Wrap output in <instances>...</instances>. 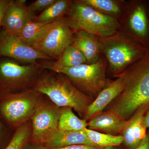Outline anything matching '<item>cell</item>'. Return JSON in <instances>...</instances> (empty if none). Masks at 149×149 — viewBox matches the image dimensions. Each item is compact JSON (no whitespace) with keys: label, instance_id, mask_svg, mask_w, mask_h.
I'll list each match as a JSON object with an SVG mask.
<instances>
[{"label":"cell","instance_id":"603a6c76","mask_svg":"<svg viewBox=\"0 0 149 149\" xmlns=\"http://www.w3.org/2000/svg\"><path fill=\"white\" fill-rule=\"evenodd\" d=\"M49 24H44L34 21L30 22L24 26L17 36L24 43L31 46L47 28Z\"/></svg>","mask_w":149,"mask_h":149},{"label":"cell","instance_id":"30bf717a","mask_svg":"<svg viewBox=\"0 0 149 149\" xmlns=\"http://www.w3.org/2000/svg\"><path fill=\"white\" fill-rule=\"evenodd\" d=\"M0 57H5L22 64L37 62L39 60H52L23 42L17 36L0 31Z\"/></svg>","mask_w":149,"mask_h":149},{"label":"cell","instance_id":"e0dca14e","mask_svg":"<svg viewBox=\"0 0 149 149\" xmlns=\"http://www.w3.org/2000/svg\"><path fill=\"white\" fill-rule=\"evenodd\" d=\"M40 63L43 69L55 72L58 70L74 67L87 63L82 52L73 43L67 47L55 61H47Z\"/></svg>","mask_w":149,"mask_h":149},{"label":"cell","instance_id":"5b68a950","mask_svg":"<svg viewBox=\"0 0 149 149\" xmlns=\"http://www.w3.org/2000/svg\"><path fill=\"white\" fill-rule=\"evenodd\" d=\"M107 63L106 59L101 58L93 64L63 68L55 72L64 74L78 90L95 99L111 82L106 77Z\"/></svg>","mask_w":149,"mask_h":149},{"label":"cell","instance_id":"6da1fadb","mask_svg":"<svg viewBox=\"0 0 149 149\" xmlns=\"http://www.w3.org/2000/svg\"><path fill=\"white\" fill-rule=\"evenodd\" d=\"M121 73L125 77L124 89L106 108L127 120L149 102V47L143 58Z\"/></svg>","mask_w":149,"mask_h":149},{"label":"cell","instance_id":"4fadbf2b","mask_svg":"<svg viewBox=\"0 0 149 149\" xmlns=\"http://www.w3.org/2000/svg\"><path fill=\"white\" fill-rule=\"evenodd\" d=\"M149 109V102L144 104L127 120L121 135L123 137L122 146L124 149H135L147 135V128L143 123L145 114Z\"/></svg>","mask_w":149,"mask_h":149},{"label":"cell","instance_id":"2e32d148","mask_svg":"<svg viewBox=\"0 0 149 149\" xmlns=\"http://www.w3.org/2000/svg\"><path fill=\"white\" fill-rule=\"evenodd\" d=\"M85 56L87 64L95 63L100 59L102 52L100 37L83 31L74 32L73 43Z\"/></svg>","mask_w":149,"mask_h":149},{"label":"cell","instance_id":"ffe728a7","mask_svg":"<svg viewBox=\"0 0 149 149\" xmlns=\"http://www.w3.org/2000/svg\"><path fill=\"white\" fill-rule=\"evenodd\" d=\"M87 121L75 115L72 109L69 107H61L59 119L58 128L70 131H83L88 128Z\"/></svg>","mask_w":149,"mask_h":149},{"label":"cell","instance_id":"83f0119b","mask_svg":"<svg viewBox=\"0 0 149 149\" xmlns=\"http://www.w3.org/2000/svg\"><path fill=\"white\" fill-rule=\"evenodd\" d=\"M23 149H47L44 144L36 143L29 141Z\"/></svg>","mask_w":149,"mask_h":149},{"label":"cell","instance_id":"44dd1931","mask_svg":"<svg viewBox=\"0 0 149 149\" xmlns=\"http://www.w3.org/2000/svg\"><path fill=\"white\" fill-rule=\"evenodd\" d=\"M89 140L97 146L106 148L109 146H120L123 143L121 135L113 136L100 133L87 128L83 130Z\"/></svg>","mask_w":149,"mask_h":149},{"label":"cell","instance_id":"277c9868","mask_svg":"<svg viewBox=\"0 0 149 149\" xmlns=\"http://www.w3.org/2000/svg\"><path fill=\"white\" fill-rule=\"evenodd\" d=\"M100 38L102 52L116 76L143 58L148 50L130 36L119 31L109 37Z\"/></svg>","mask_w":149,"mask_h":149},{"label":"cell","instance_id":"7402d4cb","mask_svg":"<svg viewBox=\"0 0 149 149\" xmlns=\"http://www.w3.org/2000/svg\"><path fill=\"white\" fill-rule=\"evenodd\" d=\"M32 130L31 122L27 121L19 125L5 149H23L30 140Z\"/></svg>","mask_w":149,"mask_h":149},{"label":"cell","instance_id":"484cf974","mask_svg":"<svg viewBox=\"0 0 149 149\" xmlns=\"http://www.w3.org/2000/svg\"><path fill=\"white\" fill-rule=\"evenodd\" d=\"M104 148L91 146V145H77L62 147V148H48L47 149H103Z\"/></svg>","mask_w":149,"mask_h":149},{"label":"cell","instance_id":"ba28073f","mask_svg":"<svg viewBox=\"0 0 149 149\" xmlns=\"http://www.w3.org/2000/svg\"><path fill=\"white\" fill-rule=\"evenodd\" d=\"M74 32L65 17L50 23L31 47L52 59H58L65 49L73 43Z\"/></svg>","mask_w":149,"mask_h":149},{"label":"cell","instance_id":"7c38bea8","mask_svg":"<svg viewBox=\"0 0 149 149\" xmlns=\"http://www.w3.org/2000/svg\"><path fill=\"white\" fill-rule=\"evenodd\" d=\"M26 0H10L2 21L3 30L9 35L17 36L36 15L28 10Z\"/></svg>","mask_w":149,"mask_h":149},{"label":"cell","instance_id":"f546056e","mask_svg":"<svg viewBox=\"0 0 149 149\" xmlns=\"http://www.w3.org/2000/svg\"><path fill=\"white\" fill-rule=\"evenodd\" d=\"M143 123L147 128H149V109L145 114L143 120Z\"/></svg>","mask_w":149,"mask_h":149},{"label":"cell","instance_id":"8fae6325","mask_svg":"<svg viewBox=\"0 0 149 149\" xmlns=\"http://www.w3.org/2000/svg\"><path fill=\"white\" fill-rule=\"evenodd\" d=\"M128 18L129 36L137 42L149 47V17L147 1H136L131 3Z\"/></svg>","mask_w":149,"mask_h":149},{"label":"cell","instance_id":"ac0fdd59","mask_svg":"<svg viewBox=\"0 0 149 149\" xmlns=\"http://www.w3.org/2000/svg\"><path fill=\"white\" fill-rule=\"evenodd\" d=\"M77 145L96 146L89 140L83 131H66L60 130L58 128L45 144L48 148H56Z\"/></svg>","mask_w":149,"mask_h":149},{"label":"cell","instance_id":"f1b7e54d","mask_svg":"<svg viewBox=\"0 0 149 149\" xmlns=\"http://www.w3.org/2000/svg\"><path fill=\"white\" fill-rule=\"evenodd\" d=\"M135 149H149V130L147 131L146 136L145 139Z\"/></svg>","mask_w":149,"mask_h":149},{"label":"cell","instance_id":"9c48e42d","mask_svg":"<svg viewBox=\"0 0 149 149\" xmlns=\"http://www.w3.org/2000/svg\"><path fill=\"white\" fill-rule=\"evenodd\" d=\"M61 107L41 99L31 117L32 134L29 141L45 145L58 129Z\"/></svg>","mask_w":149,"mask_h":149},{"label":"cell","instance_id":"4dcf8cb0","mask_svg":"<svg viewBox=\"0 0 149 149\" xmlns=\"http://www.w3.org/2000/svg\"><path fill=\"white\" fill-rule=\"evenodd\" d=\"M103 149H124L121 146H109L104 148Z\"/></svg>","mask_w":149,"mask_h":149},{"label":"cell","instance_id":"d6a6232c","mask_svg":"<svg viewBox=\"0 0 149 149\" xmlns=\"http://www.w3.org/2000/svg\"><path fill=\"white\" fill-rule=\"evenodd\" d=\"M1 123H0V137H1Z\"/></svg>","mask_w":149,"mask_h":149},{"label":"cell","instance_id":"3957f363","mask_svg":"<svg viewBox=\"0 0 149 149\" xmlns=\"http://www.w3.org/2000/svg\"><path fill=\"white\" fill-rule=\"evenodd\" d=\"M65 18L74 32L83 31L100 38L114 35L120 27L115 17L100 12L81 0L72 1Z\"/></svg>","mask_w":149,"mask_h":149},{"label":"cell","instance_id":"5bb4252c","mask_svg":"<svg viewBox=\"0 0 149 149\" xmlns=\"http://www.w3.org/2000/svg\"><path fill=\"white\" fill-rule=\"evenodd\" d=\"M116 77H118L117 79L111 82L95 99L88 107L83 118L84 120L87 121L96 115L103 111L121 94L125 87V77L122 73Z\"/></svg>","mask_w":149,"mask_h":149},{"label":"cell","instance_id":"cb8c5ba5","mask_svg":"<svg viewBox=\"0 0 149 149\" xmlns=\"http://www.w3.org/2000/svg\"><path fill=\"white\" fill-rule=\"evenodd\" d=\"M83 2L100 12L110 16L117 15L121 12L118 3L113 0H81Z\"/></svg>","mask_w":149,"mask_h":149},{"label":"cell","instance_id":"9a60e30c","mask_svg":"<svg viewBox=\"0 0 149 149\" xmlns=\"http://www.w3.org/2000/svg\"><path fill=\"white\" fill-rule=\"evenodd\" d=\"M89 120L88 129L113 136L121 135L127 123V120L110 111L102 112Z\"/></svg>","mask_w":149,"mask_h":149},{"label":"cell","instance_id":"4316f807","mask_svg":"<svg viewBox=\"0 0 149 149\" xmlns=\"http://www.w3.org/2000/svg\"><path fill=\"white\" fill-rule=\"evenodd\" d=\"M9 1L10 0H0V28L1 27L2 21L4 13Z\"/></svg>","mask_w":149,"mask_h":149},{"label":"cell","instance_id":"1f68e13d","mask_svg":"<svg viewBox=\"0 0 149 149\" xmlns=\"http://www.w3.org/2000/svg\"><path fill=\"white\" fill-rule=\"evenodd\" d=\"M147 10H148V14L149 17V1H147Z\"/></svg>","mask_w":149,"mask_h":149},{"label":"cell","instance_id":"d6986e66","mask_svg":"<svg viewBox=\"0 0 149 149\" xmlns=\"http://www.w3.org/2000/svg\"><path fill=\"white\" fill-rule=\"evenodd\" d=\"M72 1L56 0L53 4L36 16L34 21L44 24H49L69 13Z\"/></svg>","mask_w":149,"mask_h":149},{"label":"cell","instance_id":"8992f818","mask_svg":"<svg viewBox=\"0 0 149 149\" xmlns=\"http://www.w3.org/2000/svg\"><path fill=\"white\" fill-rule=\"evenodd\" d=\"M4 92L1 113L10 124L17 127L31 119L42 95L33 88L16 93Z\"/></svg>","mask_w":149,"mask_h":149},{"label":"cell","instance_id":"7a4b0ae2","mask_svg":"<svg viewBox=\"0 0 149 149\" xmlns=\"http://www.w3.org/2000/svg\"><path fill=\"white\" fill-rule=\"evenodd\" d=\"M33 89L59 107L73 109L83 118L95 100L78 90L64 74L48 70H43Z\"/></svg>","mask_w":149,"mask_h":149},{"label":"cell","instance_id":"d4e9b609","mask_svg":"<svg viewBox=\"0 0 149 149\" xmlns=\"http://www.w3.org/2000/svg\"><path fill=\"white\" fill-rule=\"evenodd\" d=\"M56 1V0H37L27 6V7L30 12L35 14L36 12L45 10Z\"/></svg>","mask_w":149,"mask_h":149},{"label":"cell","instance_id":"52a82bcc","mask_svg":"<svg viewBox=\"0 0 149 149\" xmlns=\"http://www.w3.org/2000/svg\"><path fill=\"white\" fill-rule=\"evenodd\" d=\"M43 69L38 62L20 64L11 59L0 61V87L4 91L32 89Z\"/></svg>","mask_w":149,"mask_h":149}]
</instances>
